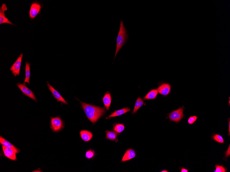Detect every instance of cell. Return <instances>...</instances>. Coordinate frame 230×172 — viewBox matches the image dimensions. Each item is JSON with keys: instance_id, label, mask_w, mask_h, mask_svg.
Instances as JSON below:
<instances>
[{"instance_id": "obj_6", "label": "cell", "mask_w": 230, "mask_h": 172, "mask_svg": "<svg viewBox=\"0 0 230 172\" xmlns=\"http://www.w3.org/2000/svg\"><path fill=\"white\" fill-rule=\"evenodd\" d=\"M17 86L20 89L24 95L29 97V98L37 102V99H36L33 92L26 86L25 84L17 83Z\"/></svg>"}, {"instance_id": "obj_12", "label": "cell", "mask_w": 230, "mask_h": 172, "mask_svg": "<svg viewBox=\"0 0 230 172\" xmlns=\"http://www.w3.org/2000/svg\"><path fill=\"white\" fill-rule=\"evenodd\" d=\"M0 143L3 145V146L6 147L7 148H11L14 150L16 153H18L20 152V150L19 149L16 148L14 145L8 141H7L5 139L3 138L1 136H0Z\"/></svg>"}, {"instance_id": "obj_14", "label": "cell", "mask_w": 230, "mask_h": 172, "mask_svg": "<svg viewBox=\"0 0 230 172\" xmlns=\"http://www.w3.org/2000/svg\"><path fill=\"white\" fill-rule=\"evenodd\" d=\"M130 109L129 108H124L118 110L116 111L114 113L111 114L108 117L106 118L107 119L108 118L116 117V116H120L122 115L125 114L128 112L130 111Z\"/></svg>"}, {"instance_id": "obj_28", "label": "cell", "mask_w": 230, "mask_h": 172, "mask_svg": "<svg viewBox=\"0 0 230 172\" xmlns=\"http://www.w3.org/2000/svg\"><path fill=\"white\" fill-rule=\"evenodd\" d=\"M181 172H188V170L186 169H184V168H182L181 169Z\"/></svg>"}, {"instance_id": "obj_17", "label": "cell", "mask_w": 230, "mask_h": 172, "mask_svg": "<svg viewBox=\"0 0 230 172\" xmlns=\"http://www.w3.org/2000/svg\"><path fill=\"white\" fill-rule=\"evenodd\" d=\"M30 63L28 62H26L25 66V78L24 83L25 84L26 83H28L30 84Z\"/></svg>"}, {"instance_id": "obj_4", "label": "cell", "mask_w": 230, "mask_h": 172, "mask_svg": "<svg viewBox=\"0 0 230 172\" xmlns=\"http://www.w3.org/2000/svg\"><path fill=\"white\" fill-rule=\"evenodd\" d=\"M23 56V54L21 53L12 66H11L10 70L15 77L20 75Z\"/></svg>"}, {"instance_id": "obj_5", "label": "cell", "mask_w": 230, "mask_h": 172, "mask_svg": "<svg viewBox=\"0 0 230 172\" xmlns=\"http://www.w3.org/2000/svg\"><path fill=\"white\" fill-rule=\"evenodd\" d=\"M51 128L54 132L61 130L64 127L62 120L60 117L51 118Z\"/></svg>"}, {"instance_id": "obj_23", "label": "cell", "mask_w": 230, "mask_h": 172, "mask_svg": "<svg viewBox=\"0 0 230 172\" xmlns=\"http://www.w3.org/2000/svg\"><path fill=\"white\" fill-rule=\"evenodd\" d=\"M140 98H138L137 99V101H136V102L135 103V108H134V110H133V112H132V113L133 114H135V113L137 112V111L139 110V104L140 101Z\"/></svg>"}, {"instance_id": "obj_26", "label": "cell", "mask_w": 230, "mask_h": 172, "mask_svg": "<svg viewBox=\"0 0 230 172\" xmlns=\"http://www.w3.org/2000/svg\"><path fill=\"white\" fill-rule=\"evenodd\" d=\"M230 155V145H229V148H228V150L225 152V157L226 158H227L229 157Z\"/></svg>"}, {"instance_id": "obj_27", "label": "cell", "mask_w": 230, "mask_h": 172, "mask_svg": "<svg viewBox=\"0 0 230 172\" xmlns=\"http://www.w3.org/2000/svg\"><path fill=\"white\" fill-rule=\"evenodd\" d=\"M144 104V101L141 98L140 100L139 104V106L138 108L139 109L141 107L143 106Z\"/></svg>"}, {"instance_id": "obj_11", "label": "cell", "mask_w": 230, "mask_h": 172, "mask_svg": "<svg viewBox=\"0 0 230 172\" xmlns=\"http://www.w3.org/2000/svg\"><path fill=\"white\" fill-rule=\"evenodd\" d=\"M171 87L169 84L164 83L159 86L157 90L161 95H166L169 94Z\"/></svg>"}, {"instance_id": "obj_15", "label": "cell", "mask_w": 230, "mask_h": 172, "mask_svg": "<svg viewBox=\"0 0 230 172\" xmlns=\"http://www.w3.org/2000/svg\"><path fill=\"white\" fill-rule=\"evenodd\" d=\"M80 135L82 139L86 142L90 140L93 136V134L90 132L85 130L80 132Z\"/></svg>"}, {"instance_id": "obj_9", "label": "cell", "mask_w": 230, "mask_h": 172, "mask_svg": "<svg viewBox=\"0 0 230 172\" xmlns=\"http://www.w3.org/2000/svg\"><path fill=\"white\" fill-rule=\"evenodd\" d=\"M47 83L48 89L51 91V92L52 93L53 96L54 97L55 99H57L58 102L60 101V102H62L63 104H68V102L63 98L62 97L60 94V93L58 91H57L47 81Z\"/></svg>"}, {"instance_id": "obj_21", "label": "cell", "mask_w": 230, "mask_h": 172, "mask_svg": "<svg viewBox=\"0 0 230 172\" xmlns=\"http://www.w3.org/2000/svg\"><path fill=\"white\" fill-rule=\"evenodd\" d=\"M212 138L217 142L220 143H224V140L223 137L221 135L217 134L214 135L212 137Z\"/></svg>"}, {"instance_id": "obj_22", "label": "cell", "mask_w": 230, "mask_h": 172, "mask_svg": "<svg viewBox=\"0 0 230 172\" xmlns=\"http://www.w3.org/2000/svg\"><path fill=\"white\" fill-rule=\"evenodd\" d=\"M216 170L215 172H225L226 171V169L223 166H220L216 165L215 166Z\"/></svg>"}, {"instance_id": "obj_2", "label": "cell", "mask_w": 230, "mask_h": 172, "mask_svg": "<svg viewBox=\"0 0 230 172\" xmlns=\"http://www.w3.org/2000/svg\"><path fill=\"white\" fill-rule=\"evenodd\" d=\"M127 30L124 27L123 22L120 20V28L117 37L116 38V47L114 59L119 51L127 41L129 39V36L127 33Z\"/></svg>"}, {"instance_id": "obj_25", "label": "cell", "mask_w": 230, "mask_h": 172, "mask_svg": "<svg viewBox=\"0 0 230 172\" xmlns=\"http://www.w3.org/2000/svg\"><path fill=\"white\" fill-rule=\"evenodd\" d=\"M94 155V153L91 150L88 151L86 154V157L89 159L93 158Z\"/></svg>"}, {"instance_id": "obj_24", "label": "cell", "mask_w": 230, "mask_h": 172, "mask_svg": "<svg viewBox=\"0 0 230 172\" xmlns=\"http://www.w3.org/2000/svg\"><path fill=\"white\" fill-rule=\"evenodd\" d=\"M197 118H198L196 116H191L188 120V122L189 124L191 125V124H193L194 122L196 121Z\"/></svg>"}, {"instance_id": "obj_7", "label": "cell", "mask_w": 230, "mask_h": 172, "mask_svg": "<svg viewBox=\"0 0 230 172\" xmlns=\"http://www.w3.org/2000/svg\"><path fill=\"white\" fill-rule=\"evenodd\" d=\"M183 110V108H180L172 111L169 115V118L170 120L176 122L180 121L184 117Z\"/></svg>"}, {"instance_id": "obj_3", "label": "cell", "mask_w": 230, "mask_h": 172, "mask_svg": "<svg viewBox=\"0 0 230 172\" xmlns=\"http://www.w3.org/2000/svg\"><path fill=\"white\" fill-rule=\"evenodd\" d=\"M43 4L41 2L36 1L32 2L30 5L29 12V17L32 20L34 19L38 14H41Z\"/></svg>"}, {"instance_id": "obj_20", "label": "cell", "mask_w": 230, "mask_h": 172, "mask_svg": "<svg viewBox=\"0 0 230 172\" xmlns=\"http://www.w3.org/2000/svg\"><path fill=\"white\" fill-rule=\"evenodd\" d=\"M124 126L123 124H117L114 126V130L118 133H121L124 130Z\"/></svg>"}, {"instance_id": "obj_1", "label": "cell", "mask_w": 230, "mask_h": 172, "mask_svg": "<svg viewBox=\"0 0 230 172\" xmlns=\"http://www.w3.org/2000/svg\"><path fill=\"white\" fill-rule=\"evenodd\" d=\"M82 108L90 121L94 123L104 114V109L81 102Z\"/></svg>"}, {"instance_id": "obj_13", "label": "cell", "mask_w": 230, "mask_h": 172, "mask_svg": "<svg viewBox=\"0 0 230 172\" xmlns=\"http://www.w3.org/2000/svg\"><path fill=\"white\" fill-rule=\"evenodd\" d=\"M136 154L135 151L132 149H129L126 151L125 154L122 158V162L128 161L134 158Z\"/></svg>"}, {"instance_id": "obj_30", "label": "cell", "mask_w": 230, "mask_h": 172, "mask_svg": "<svg viewBox=\"0 0 230 172\" xmlns=\"http://www.w3.org/2000/svg\"><path fill=\"white\" fill-rule=\"evenodd\" d=\"M161 172H168V171H165V170H164V171H162Z\"/></svg>"}, {"instance_id": "obj_19", "label": "cell", "mask_w": 230, "mask_h": 172, "mask_svg": "<svg viewBox=\"0 0 230 172\" xmlns=\"http://www.w3.org/2000/svg\"><path fill=\"white\" fill-rule=\"evenodd\" d=\"M117 134L114 132L107 131V137L106 138L110 140L115 141L117 142L118 141V139L117 137Z\"/></svg>"}, {"instance_id": "obj_10", "label": "cell", "mask_w": 230, "mask_h": 172, "mask_svg": "<svg viewBox=\"0 0 230 172\" xmlns=\"http://www.w3.org/2000/svg\"><path fill=\"white\" fill-rule=\"evenodd\" d=\"M2 148L4 155L6 157L13 160H17L16 152L13 149L7 148L2 145Z\"/></svg>"}, {"instance_id": "obj_18", "label": "cell", "mask_w": 230, "mask_h": 172, "mask_svg": "<svg viewBox=\"0 0 230 172\" xmlns=\"http://www.w3.org/2000/svg\"><path fill=\"white\" fill-rule=\"evenodd\" d=\"M158 91L157 89H153L150 91L144 97L145 99L147 100H151V99H154L156 98L157 95L158 94Z\"/></svg>"}, {"instance_id": "obj_16", "label": "cell", "mask_w": 230, "mask_h": 172, "mask_svg": "<svg viewBox=\"0 0 230 172\" xmlns=\"http://www.w3.org/2000/svg\"><path fill=\"white\" fill-rule=\"evenodd\" d=\"M103 101L107 109H109L111 102V97L110 93L107 92L105 93L104 96L103 97Z\"/></svg>"}, {"instance_id": "obj_29", "label": "cell", "mask_w": 230, "mask_h": 172, "mask_svg": "<svg viewBox=\"0 0 230 172\" xmlns=\"http://www.w3.org/2000/svg\"><path fill=\"white\" fill-rule=\"evenodd\" d=\"M229 133H230V121H229Z\"/></svg>"}, {"instance_id": "obj_8", "label": "cell", "mask_w": 230, "mask_h": 172, "mask_svg": "<svg viewBox=\"0 0 230 172\" xmlns=\"http://www.w3.org/2000/svg\"><path fill=\"white\" fill-rule=\"evenodd\" d=\"M7 10V8L6 4L5 3H3L2 5L0 7V24H8L13 25L16 26L10 21H9L8 19L5 16V11Z\"/></svg>"}]
</instances>
